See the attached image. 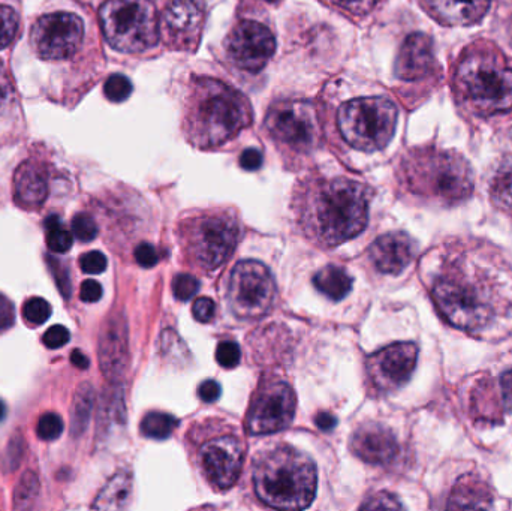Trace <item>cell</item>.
I'll use <instances>...</instances> for the list:
<instances>
[{
    "label": "cell",
    "instance_id": "obj_54",
    "mask_svg": "<svg viewBox=\"0 0 512 511\" xmlns=\"http://www.w3.org/2000/svg\"><path fill=\"white\" fill-rule=\"evenodd\" d=\"M6 417V405L5 402L0 399V422Z\"/></svg>",
    "mask_w": 512,
    "mask_h": 511
},
{
    "label": "cell",
    "instance_id": "obj_36",
    "mask_svg": "<svg viewBox=\"0 0 512 511\" xmlns=\"http://www.w3.org/2000/svg\"><path fill=\"white\" fill-rule=\"evenodd\" d=\"M17 105L14 84L5 66L0 63V117L11 113Z\"/></svg>",
    "mask_w": 512,
    "mask_h": 511
},
{
    "label": "cell",
    "instance_id": "obj_5",
    "mask_svg": "<svg viewBox=\"0 0 512 511\" xmlns=\"http://www.w3.org/2000/svg\"><path fill=\"white\" fill-rule=\"evenodd\" d=\"M255 492L271 509L303 510L316 494V468L306 453L291 446L271 447L255 458Z\"/></svg>",
    "mask_w": 512,
    "mask_h": 511
},
{
    "label": "cell",
    "instance_id": "obj_27",
    "mask_svg": "<svg viewBox=\"0 0 512 511\" xmlns=\"http://www.w3.org/2000/svg\"><path fill=\"white\" fill-rule=\"evenodd\" d=\"M490 197L499 209L512 212V158H505L493 174Z\"/></svg>",
    "mask_w": 512,
    "mask_h": 511
},
{
    "label": "cell",
    "instance_id": "obj_53",
    "mask_svg": "<svg viewBox=\"0 0 512 511\" xmlns=\"http://www.w3.org/2000/svg\"><path fill=\"white\" fill-rule=\"evenodd\" d=\"M71 362L72 365L77 366V368L80 369H87L90 365L89 359H87V357L78 350H75L74 353H72Z\"/></svg>",
    "mask_w": 512,
    "mask_h": 511
},
{
    "label": "cell",
    "instance_id": "obj_31",
    "mask_svg": "<svg viewBox=\"0 0 512 511\" xmlns=\"http://www.w3.org/2000/svg\"><path fill=\"white\" fill-rule=\"evenodd\" d=\"M93 395L89 386H83L75 396L74 416H72V428L75 434L84 431L89 422L90 411H92Z\"/></svg>",
    "mask_w": 512,
    "mask_h": 511
},
{
    "label": "cell",
    "instance_id": "obj_42",
    "mask_svg": "<svg viewBox=\"0 0 512 511\" xmlns=\"http://www.w3.org/2000/svg\"><path fill=\"white\" fill-rule=\"evenodd\" d=\"M69 339H71V333L66 329L65 326H57L50 327L47 332L42 336V344L45 347L50 348V350H59V348L65 347L68 344Z\"/></svg>",
    "mask_w": 512,
    "mask_h": 511
},
{
    "label": "cell",
    "instance_id": "obj_10",
    "mask_svg": "<svg viewBox=\"0 0 512 511\" xmlns=\"http://www.w3.org/2000/svg\"><path fill=\"white\" fill-rule=\"evenodd\" d=\"M264 125L277 144L295 153L310 152L321 140L315 105L303 99H286L271 105Z\"/></svg>",
    "mask_w": 512,
    "mask_h": 511
},
{
    "label": "cell",
    "instance_id": "obj_1",
    "mask_svg": "<svg viewBox=\"0 0 512 511\" xmlns=\"http://www.w3.org/2000/svg\"><path fill=\"white\" fill-rule=\"evenodd\" d=\"M370 191L346 177L306 180L294 195L298 228L319 248H336L357 237L369 221Z\"/></svg>",
    "mask_w": 512,
    "mask_h": 511
},
{
    "label": "cell",
    "instance_id": "obj_51",
    "mask_svg": "<svg viewBox=\"0 0 512 511\" xmlns=\"http://www.w3.org/2000/svg\"><path fill=\"white\" fill-rule=\"evenodd\" d=\"M502 401H504L505 410L512 413V369L505 372L501 377Z\"/></svg>",
    "mask_w": 512,
    "mask_h": 511
},
{
    "label": "cell",
    "instance_id": "obj_7",
    "mask_svg": "<svg viewBox=\"0 0 512 511\" xmlns=\"http://www.w3.org/2000/svg\"><path fill=\"white\" fill-rule=\"evenodd\" d=\"M179 236L186 260L203 272H215L233 255L242 228L233 213L206 212L182 222Z\"/></svg>",
    "mask_w": 512,
    "mask_h": 511
},
{
    "label": "cell",
    "instance_id": "obj_13",
    "mask_svg": "<svg viewBox=\"0 0 512 511\" xmlns=\"http://www.w3.org/2000/svg\"><path fill=\"white\" fill-rule=\"evenodd\" d=\"M245 446L236 435L218 432L200 443L197 464L212 488L227 491L242 474Z\"/></svg>",
    "mask_w": 512,
    "mask_h": 511
},
{
    "label": "cell",
    "instance_id": "obj_37",
    "mask_svg": "<svg viewBox=\"0 0 512 511\" xmlns=\"http://www.w3.org/2000/svg\"><path fill=\"white\" fill-rule=\"evenodd\" d=\"M63 425L62 417L57 416L56 413H47L39 419L36 434L41 440L54 441L62 435Z\"/></svg>",
    "mask_w": 512,
    "mask_h": 511
},
{
    "label": "cell",
    "instance_id": "obj_38",
    "mask_svg": "<svg viewBox=\"0 0 512 511\" xmlns=\"http://www.w3.org/2000/svg\"><path fill=\"white\" fill-rule=\"evenodd\" d=\"M198 290H200V282L195 276L182 273V275H177L174 278L173 293L174 297L180 302L192 299L198 293Z\"/></svg>",
    "mask_w": 512,
    "mask_h": 511
},
{
    "label": "cell",
    "instance_id": "obj_2",
    "mask_svg": "<svg viewBox=\"0 0 512 511\" xmlns=\"http://www.w3.org/2000/svg\"><path fill=\"white\" fill-rule=\"evenodd\" d=\"M432 297L442 317L457 329L481 332L512 305V288L502 287L478 261L475 252H465L448 261L432 285Z\"/></svg>",
    "mask_w": 512,
    "mask_h": 511
},
{
    "label": "cell",
    "instance_id": "obj_34",
    "mask_svg": "<svg viewBox=\"0 0 512 511\" xmlns=\"http://www.w3.org/2000/svg\"><path fill=\"white\" fill-rule=\"evenodd\" d=\"M132 89L134 87H132L131 80L128 77L122 74H114L105 81L104 95L108 101L119 104V102H125L131 96Z\"/></svg>",
    "mask_w": 512,
    "mask_h": 511
},
{
    "label": "cell",
    "instance_id": "obj_19",
    "mask_svg": "<svg viewBox=\"0 0 512 511\" xmlns=\"http://www.w3.org/2000/svg\"><path fill=\"white\" fill-rule=\"evenodd\" d=\"M435 65L432 38L426 33H412L400 47L394 72L400 80L417 81L427 77Z\"/></svg>",
    "mask_w": 512,
    "mask_h": 511
},
{
    "label": "cell",
    "instance_id": "obj_40",
    "mask_svg": "<svg viewBox=\"0 0 512 511\" xmlns=\"http://www.w3.org/2000/svg\"><path fill=\"white\" fill-rule=\"evenodd\" d=\"M339 11L349 15H366L373 11L379 0H325Z\"/></svg>",
    "mask_w": 512,
    "mask_h": 511
},
{
    "label": "cell",
    "instance_id": "obj_14",
    "mask_svg": "<svg viewBox=\"0 0 512 511\" xmlns=\"http://www.w3.org/2000/svg\"><path fill=\"white\" fill-rule=\"evenodd\" d=\"M294 390L285 381H264L256 390L246 419V428L252 435H267L283 431L294 420Z\"/></svg>",
    "mask_w": 512,
    "mask_h": 511
},
{
    "label": "cell",
    "instance_id": "obj_24",
    "mask_svg": "<svg viewBox=\"0 0 512 511\" xmlns=\"http://www.w3.org/2000/svg\"><path fill=\"white\" fill-rule=\"evenodd\" d=\"M132 497V476L120 471L108 480L93 503L96 510H122L129 506Z\"/></svg>",
    "mask_w": 512,
    "mask_h": 511
},
{
    "label": "cell",
    "instance_id": "obj_9",
    "mask_svg": "<svg viewBox=\"0 0 512 511\" xmlns=\"http://www.w3.org/2000/svg\"><path fill=\"white\" fill-rule=\"evenodd\" d=\"M397 107L384 96L357 98L345 102L337 114L343 140L361 152L382 150L397 126Z\"/></svg>",
    "mask_w": 512,
    "mask_h": 511
},
{
    "label": "cell",
    "instance_id": "obj_32",
    "mask_svg": "<svg viewBox=\"0 0 512 511\" xmlns=\"http://www.w3.org/2000/svg\"><path fill=\"white\" fill-rule=\"evenodd\" d=\"M53 309L50 303L42 297H32L27 300L23 308V317L26 323L32 327L42 326L50 320Z\"/></svg>",
    "mask_w": 512,
    "mask_h": 511
},
{
    "label": "cell",
    "instance_id": "obj_52",
    "mask_svg": "<svg viewBox=\"0 0 512 511\" xmlns=\"http://www.w3.org/2000/svg\"><path fill=\"white\" fill-rule=\"evenodd\" d=\"M315 422L316 425H318V428L324 432L333 431L337 425L336 417L331 416V414L328 413L318 414V416H316Z\"/></svg>",
    "mask_w": 512,
    "mask_h": 511
},
{
    "label": "cell",
    "instance_id": "obj_3",
    "mask_svg": "<svg viewBox=\"0 0 512 511\" xmlns=\"http://www.w3.org/2000/svg\"><path fill=\"white\" fill-rule=\"evenodd\" d=\"M252 122V107L245 95L216 78L192 81L185 105V132L200 149L224 146Z\"/></svg>",
    "mask_w": 512,
    "mask_h": 511
},
{
    "label": "cell",
    "instance_id": "obj_6",
    "mask_svg": "<svg viewBox=\"0 0 512 511\" xmlns=\"http://www.w3.org/2000/svg\"><path fill=\"white\" fill-rule=\"evenodd\" d=\"M400 179L412 194L442 206L462 203L474 191V171L454 150H412L400 165Z\"/></svg>",
    "mask_w": 512,
    "mask_h": 511
},
{
    "label": "cell",
    "instance_id": "obj_44",
    "mask_svg": "<svg viewBox=\"0 0 512 511\" xmlns=\"http://www.w3.org/2000/svg\"><path fill=\"white\" fill-rule=\"evenodd\" d=\"M216 305L209 297H200L195 300L194 306H192V315L195 320L200 323H210L215 318Z\"/></svg>",
    "mask_w": 512,
    "mask_h": 511
},
{
    "label": "cell",
    "instance_id": "obj_16",
    "mask_svg": "<svg viewBox=\"0 0 512 511\" xmlns=\"http://www.w3.org/2000/svg\"><path fill=\"white\" fill-rule=\"evenodd\" d=\"M417 360L418 347L412 342L388 345L367 359V378L376 392H394L411 380Z\"/></svg>",
    "mask_w": 512,
    "mask_h": 511
},
{
    "label": "cell",
    "instance_id": "obj_18",
    "mask_svg": "<svg viewBox=\"0 0 512 511\" xmlns=\"http://www.w3.org/2000/svg\"><path fill=\"white\" fill-rule=\"evenodd\" d=\"M352 453L370 465H387L399 455V444L390 429L379 423H364L352 434Z\"/></svg>",
    "mask_w": 512,
    "mask_h": 511
},
{
    "label": "cell",
    "instance_id": "obj_46",
    "mask_svg": "<svg viewBox=\"0 0 512 511\" xmlns=\"http://www.w3.org/2000/svg\"><path fill=\"white\" fill-rule=\"evenodd\" d=\"M48 266H50L51 272H53L54 278H56L57 287L62 291L63 297L68 299L71 294V279H69L68 270L63 269L62 264L54 261V258L47 257Z\"/></svg>",
    "mask_w": 512,
    "mask_h": 511
},
{
    "label": "cell",
    "instance_id": "obj_22",
    "mask_svg": "<svg viewBox=\"0 0 512 511\" xmlns=\"http://www.w3.org/2000/svg\"><path fill=\"white\" fill-rule=\"evenodd\" d=\"M48 197V171L42 162L27 159L14 174V200L26 210L39 209Z\"/></svg>",
    "mask_w": 512,
    "mask_h": 511
},
{
    "label": "cell",
    "instance_id": "obj_17",
    "mask_svg": "<svg viewBox=\"0 0 512 511\" xmlns=\"http://www.w3.org/2000/svg\"><path fill=\"white\" fill-rule=\"evenodd\" d=\"M204 20V0H170L159 20L161 36L174 50L194 51L200 45Z\"/></svg>",
    "mask_w": 512,
    "mask_h": 511
},
{
    "label": "cell",
    "instance_id": "obj_20",
    "mask_svg": "<svg viewBox=\"0 0 512 511\" xmlns=\"http://www.w3.org/2000/svg\"><path fill=\"white\" fill-rule=\"evenodd\" d=\"M415 257V242L406 233H388L376 239L369 258L378 272L399 275Z\"/></svg>",
    "mask_w": 512,
    "mask_h": 511
},
{
    "label": "cell",
    "instance_id": "obj_28",
    "mask_svg": "<svg viewBox=\"0 0 512 511\" xmlns=\"http://www.w3.org/2000/svg\"><path fill=\"white\" fill-rule=\"evenodd\" d=\"M176 426V417L152 411V413L146 414L141 422V434L150 440H167L173 434Z\"/></svg>",
    "mask_w": 512,
    "mask_h": 511
},
{
    "label": "cell",
    "instance_id": "obj_26",
    "mask_svg": "<svg viewBox=\"0 0 512 511\" xmlns=\"http://www.w3.org/2000/svg\"><path fill=\"white\" fill-rule=\"evenodd\" d=\"M490 501L492 498L486 486L465 477L454 489L448 507L450 509H489Z\"/></svg>",
    "mask_w": 512,
    "mask_h": 511
},
{
    "label": "cell",
    "instance_id": "obj_35",
    "mask_svg": "<svg viewBox=\"0 0 512 511\" xmlns=\"http://www.w3.org/2000/svg\"><path fill=\"white\" fill-rule=\"evenodd\" d=\"M72 234L77 237L80 242H92L98 236V224L89 213H78L72 219Z\"/></svg>",
    "mask_w": 512,
    "mask_h": 511
},
{
    "label": "cell",
    "instance_id": "obj_8",
    "mask_svg": "<svg viewBox=\"0 0 512 511\" xmlns=\"http://www.w3.org/2000/svg\"><path fill=\"white\" fill-rule=\"evenodd\" d=\"M99 20L108 44L120 53H146L158 44L161 27L150 0H105Z\"/></svg>",
    "mask_w": 512,
    "mask_h": 511
},
{
    "label": "cell",
    "instance_id": "obj_45",
    "mask_svg": "<svg viewBox=\"0 0 512 511\" xmlns=\"http://www.w3.org/2000/svg\"><path fill=\"white\" fill-rule=\"evenodd\" d=\"M361 509L366 510H379V509H402V504L397 501L396 497L387 494V492H381L376 494L375 497L369 498L366 503L361 506Z\"/></svg>",
    "mask_w": 512,
    "mask_h": 511
},
{
    "label": "cell",
    "instance_id": "obj_21",
    "mask_svg": "<svg viewBox=\"0 0 512 511\" xmlns=\"http://www.w3.org/2000/svg\"><path fill=\"white\" fill-rule=\"evenodd\" d=\"M128 360V332L122 317L107 321L99 341V363L102 372L110 380L122 377Z\"/></svg>",
    "mask_w": 512,
    "mask_h": 511
},
{
    "label": "cell",
    "instance_id": "obj_12",
    "mask_svg": "<svg viewBox=\"0 0 512 511\" xmlns=\"http://www.w3.org/2000/svg\"><path fill=\"white\" fill-rule=\"evenodd\" d=\"M84 23L77 14L54 11L42 14L30 29V45L36 56L48 62L69 60L80 51Z\"/></svg>",
    "mask_w": 512,
    "mask_h": 511
},
{
    "label": "cell",
    "instance_id": "obj_11",
    "mask_svg": "<svg viewBox=\"0 0 512 511\" xmlns=\"http://www.w3.org/2000/svg\"><path fill=\"white\" fill-rule=\"evenodd\" d=\"M276 299V282L270 270L258 261H240L230 273L227 302L242 320H258L271 311Z\"/></svg>",
    "mask_w": 512,
    "mask_h": 511
},
{
    "label": "cell",
    "instance_id": "obj_49",
    "mask_svg": "<svg viewBox=\"0 0 512 511\" xmlns=\"http://www.w3.org/2000/svg\"><path fill=\"white\" fill-rule=\"evenodd\" d=\"M198 396L206 404H212V402L218 401L219 396H221V386L215 380L204 381L198 389Z\"/></svg>",
    "mask_w": 512,
    "mask_h": 511
},
{
    "label": "cell",
    "instance_id": "obj_33",
    "mask_svg": "<svg viewBox=\"0 0 512 511\" xmlns=\"http://www.w3.org/2000/svg\"><path fill=\"white\" fill-rule=\"evenodd\" d=\"M39 485L35 474L26 473L21 477L15 491V509L32 507L33 501L38 497Z\"/></svg>",
    "mask_w": 512,
    "mask_h": 511
},
{
    "label": "cell",
    "instance_id": "obj_48",
    "mask_svg": "<svg viewBox=\"0 0 512 511\" xmlns=\"http://www.w3.org/2000/svg\"><path fill=\"white\" fill-rule=\"evenodd\" d=\"M102 293H104V291H102L101 284L89 279V281H84L83 285H81L80 299L86 303H96L101 300Z\"/></svg>",
    "mask_w": 512,
    "mask_h": 511
},
{
    "label": "cell",
    "instance_id": "obj_29",
    "mask_svg": "<svg viewBox=\"0 0 512 511\" xmlns=\"http://www.w3.org/2000/svg\"><path fill=\"white\" fill-rule=\"evenodd\" d=\"M45 243H47L48 249L56 254H65L69 249L72 248L74 243V234L69 233L62 225L59 216L51 215L45 219Z\"/></svg>",
    "mask_w": 512,
    "mask_h": 511
},
{
    "label": "cell",
    "instance_id": "obj_25",
    "mask_svg": "<svg viewBox=\"0 0 512 511\" xmlns=\"http://www.w3.org/2000/svg\"><path fill=\"white\" fill-rule=\"evenodd\" d=\"M315 287L318 288L319 293L327 296L333 302L345 299L352 290V279L345 269L337 266H327L316 273Z\"/></svg>",
    "mask_w": 512,
    "mask_h": 511
},
{
    "label": "cell",
    "instance_id": "obj_39",
    "mask_svg": "<svg viewBox=\"0 0 512 511\" xmlns=\"http://www.w3.org/2000/svg\"><path fill=\"white\" fill-rule=\"evenodd\" d=\"M242 359V351L239 345L233 341L221 342L216 348V360L225 369L236 368Z\"/></svg>",
    "mask_w": 512,
    "mask_h": 511
},
{
    "label": "cell",
    "instance_id": "obj_47",
    "mask_svg": "<svg viewBox=\"0 0 512 511\" xmlns=\"http://www.w3.org/2000/svg\"><path fill=\"white\" fill-rule=\"evenodd\" d=\"M15 309L14 303L0 293V332H5L14 324Z\"/></svg>",
    "mask_w": 512,
    "mask_h": 511
},
{
    "label": "cell",
    "instance_id": "obj_23",
    "mask_svg": "<svg viewBox=\"0 0 512 511\" xmlns=\"http://www.w3.org/2000/svg\"><path fill=\"white\" fill-rule=\"evenodd\" d=\"M430 17L450 27L472 26L489 11L490 0H420Z\"/></svg>",
    "mask_w": 512,
    "mask_h": 511
},
{
    "label": "cell",
    "instance_id": "obj_55",
    "mask_svg": "<svg viewBox=\"0 0 512 511\" xmlns=\"http://www.w3.org/2000/svg\"><path fill=\"white\" fill-rule=\"evenodd\" d=\"M267 2H274V0H267Z\"/></svg>",
    "mask_w": 512,
    "mask_h": 511
},
{
    "label": "cell",
    "instance_id": "obj_50",
    "mask_svg": "<svg viewBox=\"0 0 512 511\" xmlns=\"http://www.w3.org/2000/svg\"><path fill=\"white\" fill-rule=\"evenodd\" d=\"M262 165V155L259 150L248 149L240 156V167L246 171L259 170Z\"/></svg>",
    "mask_w": 512,
    "mask_h": 511
},
{
    "label": "cell",
    "instance_id": "obj_4",
    "mask_svg": "<svg viewBox=\"0 0 512 511\" xmlns=\"http://www.w3.org/2000/svg\"><path fill=\"white\" fill-rule=\"evenodd\" d=\"M457 102L468 113L493 117L512 110V66L492 42L477 41L457 59L453 75Z\"/></svg>",
    "mask_w": 512,
    "mask_h": 511
},
{
    "label": "cell",
    "instance_id": "obj_15",
    "mask_svg": "<svg viewBox=\"0 0 512 511\" xmlns=\"http://www.w3.org/2000/svg\"><path fill=\"white\" fill-rule=\"evenodd\" d=\"M228 59L242 71L256 72L265 68L276 51L273 33L262 23L243 20L237 23L225 41Z\"/></svg>",
    "mask_w": 512,
    "mask_h": 511
},
{
    "label": "cell",
    "instance_id": "obj_41",
    "mask_svg": "<svg viewBox=\"0 0 512 511\" xmlns=\"http://www.w3.org/2000/svg\"><path fill=\"white\" fill-rule=\"evenodd\" d=\"M107 264V257L99 251L87 252L80 258L81 270L89 275H101L107 269Z\"/></svg>",
    "mask_w": 512,
    "mask_h": 511
},
{
    "label": "cell",
    "instance_id": "obj_30",
    "mask_svg": "<svg viewBox=\"0 0 512 511\" xmlns=\"http://www.w3.org/2000/svg\"><path fill=\"white\" fill-rule=\"evenodd\" d=\"M20 15L14 6L0 3V50H5L17 36Z\"/></svg>",
    "mask_w": 512,
    "mask_h": 511
},
{
    "label": "cell",
    "instance_id": "obj_43",
    "mask_svg": "<svg viewBox=\"0 0 512 511\" xmlns=\"http://www.w3.org/2000/svg\"><path fill=\"white\" fill-rule=\"evenodd\" d=\"M135 260L140 264L144 269H152L156 264L159 263L161 257H159L158 249L155 246L150 245V243H140L135 249L134 252Z\"/></svg>",
    "mask_w": 512,
    "mask_h": 511
}]
</instances>
